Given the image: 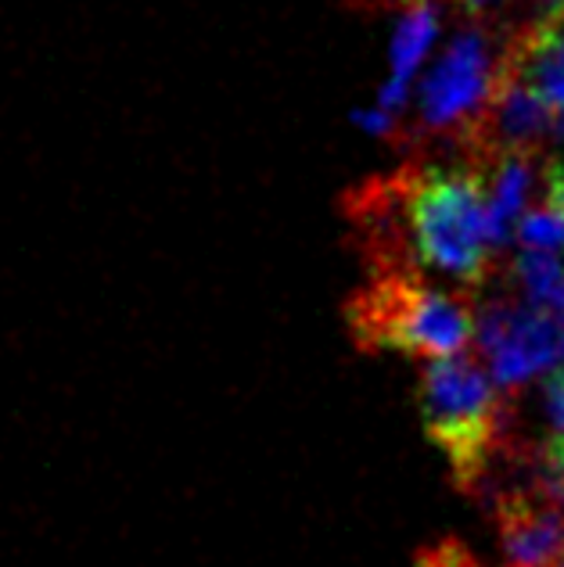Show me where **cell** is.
<instances>
[{
    "instance_id": "cell-5",
    "label": "cell",
    "mask_w": 564,
    "mask_h": 567,
    "mask_svg": "<svg viewBox=\"0 0 564 567\" xmlns=\"http://www.w3.org/2000/svg\"><path fill=\"white\" fill-rule=\"evenodd\" d=\"M479 349L500 388H517L561 360V331L551 309L496 291L479 306Z\"/></svg>"
},
{
    "instance_id": "cell-9",
    "label": "cell",
    "mask_w": 564,
    "mask_h": 567,
    "mask_svg": "<svg viewBox=\"0 0 564 567\" xmlns=\"http://www.w3.org/2000/svg\"><path fill=\"white\" fill-rule=\"evenodd\" d=\"M514 237L522 241V248H532V251H561L564 248V219L551 205L529 208L522 223H517Z\"/></svg>"
},
{
    "instance_id": "cell-15",
    "label": "cell",
    "mask_w": 564,
    "mask_h": 567,
    "mask_svg": "<svg viewBox=\"0 0 564 567\" xmlns=\"http://www.w3.org/2000/svg\"><path fill=\"white\" fill-rule=\"evenodd\" d=\"M493 4H500V0H460V8H464L471 19H482V14L493 8Z\"/></svg>"
},
{
    "instance_id": "cell-11",
    "label": "cell",
    "mask_w": 564,
    "mask_h": 567,
    "mask_svg": "<svg viewBox=\"0 0 564 567\" xmlns=\"http://www.w3.org/2000/svg\"><path fill=\"white\" fill-rule=\"evenodd\" d=\"M543 205H551L564 219V166L551 158H546V169H543Z\"/></svg>"
},
{
    "instance_id": "cell-18",
    "label": "cell",
    "mask_w": 564,
    "mask_h": 567,
    "mask_svg": "<svg viewBox=\"0 0 564 567\" xmlns=\"http://www.w3.org/2000/svg\"><path fill=\"white\" fill-rule=\"evenodd\" d=\"M551 4H554V8H557V4H564V0H551Z\"/></svg>"
},
{
    "instance_id": "cell-6",
    "label": "cell",
    "mask_w": 564,
    "mask_h": 567,
    "mask_svg": "<svg viewBox=\"0 0 564 567\" xmlns=\"http://www.w3.org/2000/svg\"><path fill=\"white\" fill-rule=\"evenodd\" d=\"M489 496H493L503 557L514 567H561L564 506L540 485L536 467L514 482H496Z\"/></svg>"
},
{
    "instance_id": "cell-14",
    "label": "cell",
    "mask_w": 564,
    "mask_h": 567,
    "mask_svg": "<svg viewBox=\"0 0 564 567\" xmlns=\"http://www.w3.org/2000/svg\"><path fill=\"white\" fill-rule=\"evenodd\" d=\"M546 309H551L554 320H557V331H561V363H564V288H561V295Z\"/></svg>"
},
{
    "instance_id": "cell-17",
    "label": "cell",
    "mask_w": 564,
    "mask_h": 567,
    "mask_svg": "<svg viewBox=\"0 0 564 567\" xmlns=\"http://www.w3.org/2000/svg\"><path fill=\"white\" fill-rule=\"evenodd\" d=\"M418 567H439V564H435V557H432V554H421Z\"/></svg>"
},
{
    "instance_id": "cell-3",
    "label": "cell",
    "mask_w": 564,
    "mask_h": 567,
    "mask_svg": "<svg viewBox=\"0 0 564 567\" xmlns=\"http://www.w3.org/2000/svg\"><path fill=\"white\" fill-rule=\"evenodd\" d=\"M349 334L363 352H403L450 360L479 331V312L450 291L428 288L421 274H375L346 306Z\"/></svg>"
},
{
    "instance_id": "cell-7",
    "label": "cell",
    "mask_w": 564,
    "mask_h": 567,
    "mask_svg": "<svg viewBox=\"0 0 564 567\" xmlns=\"http://www.w3.org/2000/svg\"><path fill=\"white\" fill-rule=\"evenodd\" d=\"M439 37V11L432 4H413L403 22L396 25V37H392V80L381 86V97L378 104L399 115V109L407 104L410 94V83H413V72L424 62L428 48L432 40Z\"/></svg>"
},
{
    "instance_id": "cell-8",
    "label": "cell",
    "mask_w": 564,
    "mask_h": 567,
    "mask_svg": "<svg viewBox=\"0 0 564 567\" xmlns=\"http://www.w3.org/2000/svg\"><path fill=\"white\" fill-rule=\"evenodd\" d=\"M511 277L517 284V295L532 306H551L564 288V266L554 251H532L525 248L522 256L511 262Z\"/></svg>"
},
{
    "instance_id": "cell-12",
    "label": "cell",
    "mask_w": 564,
    "mask_h": 567,
    "mask_svg": "<svg viewBox=\"0 0 564 567\" xmlns=\"http://www.w3.org/2000/svg\"><path fill=\"white\" fill-rule=\"evenodd\" d=\"M546 416H551L554 431H564V370L546 381Z\"/></svg>"
},
{
    "instance_id": "cell-16",
    "label": "cell",
    "mask_w": 564,
    "mask_h": 567,
    "mask_svg": "<svg viewBox=\"0 0 564 567\" xmlns=\"http://www.w3.org/2000/svg\"><path fill=\"white\" fill-rule=\"evenodd\" d=\"M554 133H557V141H564V112H557V123H554Z\"/></svg>"
},
{
    "instance_id": "cell-2",
    "label": "cell",
    "mask_w": 564,
    "mask_h": 567,
    "mask_svg": "<svg viewBox=\"0 0 564 567\" xmlns=\"http://www.w3.org/2000/svg\"><path fill=\"white\" fill-rule=\"evenodd\" d=\"M407 223L421 270L447 274L464 288L493 280L485 176L474 166L410 162Z\"/></svg>"
},
{
    "instance_id": "cell-10",
    "label": "cell",
    "mask_w": 564,
    "mask_h": 567,
    "mask_svg": "<svg viewBox=\"0 0 564 567\" xmlns=\"http://www.w3.org/2000/svg\"><path fill=\"white\" fill-rule=\"evenodd\" d=\"M532 467H536L540 485L564 506V431H554L532 450Z\"/></svg>"
},
{
    "instance_id": "cell-4",
    "label": "cell",
    "mask_w": 564,
    "mask_h": 567,
    "mask_svg": "<svg viewBox=\"0 0 564 567\" xmlns=\"http://www.w3.org/2000/svg\"><path fill=\"white\" fill-rule=\"evenodd\" d=\"M507 76H514L511 33H496L485 22L464 25L421 83L410 147L435 141L460 155Z\"/></svg>"
},
{
    "instance_id": "cell-1",
    "label": "cell",
    "mask_w": 564,
    "mask_h": 567,
    "mask_svg": "<svg viewBox=\"0 0 564 567\" xmlns=\"http://www.w3.org/2000/svg\"><path fill=\"white\" fill-rule=\"evenodd\" d=\"M418 406L428 439L450 460L457 485L482 496L511 456V410L500 402L496 381L468 355L432 360L421 370Z\"/></svg>"
},
{
    "instance_id": "cell-13",
    "label": "cell",
    "mask_w": 564,
    "mask_h": 567,
    "mask_svg": "<svg viewBox=\"0 0 564 567\" xmlns=\"http://www.w3.org/2000/svg\"><path fill=\"white\" fill-rule=\"evenodd\" d=\"M428 554L435 557L439 567H482L460 543H439L435 549H428Z\"/></svg>"
}]
</instances>
